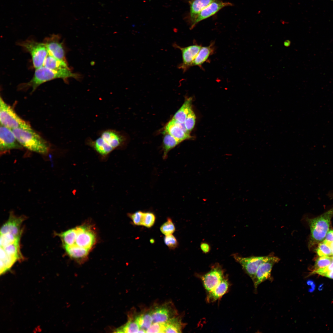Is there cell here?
<instances>
[{
  "label": "cell",
  "instance_id": "obj_1",
  "mask_svg": "<svg viewBox=\"0 0 333 333\" xmlns=\"http://www.w3.org/2000/svg\"><path fill=\"white\" fill-rule=\"evenodd\" d=\"M98 138L93 140L87 138L86 144L92 148L102 157H106L114 150L124 146L126 140V136L121 132L112 129L100 131Z\"/></svg>",
  "mask_w": 333,
  "mask_h": 333
},
{
  "label": "cell",
  "instance_id": "obj_2",
  "mask_svg": "<svg viewBox=\"0 0 333 333\" xmlns=\"http://www.w3.org/2000/svg\"><path fill=\"white\" fill-rule=\"evenodd\" d=\"M19 143L27 149L40 154L48 153L49 147L47 142L31 128L12 130Z\"/></svg>",
  "mask_w": 333,
  "mask_h": 333
},
{
  "label": "cell",
  "instance_id": "obj_3",
  "mask_svg": "<svg viewBox=\"0 0 333 333\" xmlns=\"http://www.w3.org/2000/svg\"><path fill=\"white\" fill-rule=\"evenodd\" d=\"M77 77L76 74L73 73L69 68L56 70L42 66L36 69L31 79L23 84V86L32 88L33 92L42 84L53 79Z\"/></svg>",
  "mask_w": 333,
  "mask_h": 333
},
{
  "label": "cell",
  "instance_id": "obj_4",
  "mask_svg": "<svg viewBox=\"0 0 333 333\" xmlns=\"http://www.w3.org/2000/svg\"><path fill=\"white\" fill-rule=\"evenodd\" d=\"M333 215V208L316 218L308 220L311 232L309 245L320 243L325 237L329 229Z\"/></svg>",
  "mask_w": 333,
  "mask_h": 333
},
{
  "label": "cell",
  "instance_id": "obj_5",
  "mask_svg": "<svg viewBox=\"0 0 333 333\" xmlns=\"http://www.w3.org/2000/svg\"><path fill=\"white\" fill-rule=\"evenodd\" d=\"M0 121L1 125L11 130L31 128L29 124L21 118L0 97Z\"/></svg>",
  "mask_w": 333,
  "mask_h": 333
},
{
  "label": "cell",
  "instance_id": "obj_6",
  "mask_svg": "<svg viewBox=\"0 0 333 333\" xmlns=\"http://www.w3.org/2000/svg\"><path fill=\"white\" fill-rule=\"evenodd\" d=\"M31 55L33 64L35 69L43 66L48 54L47 47L44 43L32 40H27L19 43Z\"/></svg>",
  "mask_w": 333,
  "mask_h": 333
},
{
  "label": "cell",
  "instance_id": "obj_7",
  "mask_svg": "<svg viewBox=\"0 0 333 333\" xmlns=\"http://www.w3.org/2000/svg\"><path fill=\"white\" fill-rule=\"evenodd\" d=\"M272 255L264 256H253L243 257L238 254L235 253L232 254V256L235 260L240 264L244 271L253 281L259 266L269 260Z\"/></svg>",
  "mask_w": 333,
  "mask_h": 333
},
{
  "label": "cell",
  "instance_id": "obj_8",
  "mask_svg": "<svg viewBox=\"0 0 333 333\" xmlns=\"http://www.w3.org/2000/svg\"><path fill=\"white\" fill-rule=\"evenodd\" d=\"M224 276L222 267L219 264H216L212 267L209 272L201 276V279L205 289L208 293L220 283Z\"/></svg>",
  "mask_w": 333,
  "mask_h": 333
},
{
  "label": "cell",
  "instance_id": "obj_9",
  "mask_svg": "<svg viewBox=\"0 0 333 333\" xmlns=\"http://www.w3.org/2000/svg\"><path fill=\"white\" fill-rule=\"evenodd\" d=\"M280 259L272 254L270 258L262 263L258 268L253 280L255 290L261 283L267 280H272L271 272L274 265L278 263Z\"/></svg>",
  "mask_w": 333,
  "mask_h": 333
},
{
  "label": "cell",
  "instance_id": "obj_10",
  "mask_svg": "<svg viewBox=\"0 0 333 333\" xmlns=\"http://www.w3.org/2000/svg\"><path fill=\"white\" fill-rule=\"evenodd\" d=\"M173 46L181 51L182 62L178 65V68L184 72L192 66L193 62L202 47L201 45L195 44L182 47L175 43L173 44Z\"/></svg>",
  "mask_w": 333,
  "mask_h": 333
},
{
  "label": "cell",
  "instance_id": "obj_11",
  "mask_svg": "<svg viewBox=\"0 0 333 333\" xmlns=\"http://www.w3.org/2000/svg\"><path fill=\"white\" fill-rule=\"evenodd\" d=\"M76 235L73 245L90 250L96 241L95 235L88 227L81 226L76 227Z\"/></svg>",
  "mask_w": 333,
  "mask_h": 333
},
{
  "label": "cell",
  "instance_id": "obj_12",
  "mask_svg": "<svg viewBox=\"0 0 333 333\" xmlns=\"http://www.w3.org/2000/svg\"><path fill=\"white\" fill-rule=\"evenodd\" d=\"M21 145L16 139L11 129L1 125L0 150L2 152L15 149H20Z\"/></svg>",
  "mask_w": 333,
  "mask_h": 333
},
{
  "label": "cell",
  "instance_id": "obj_13",
  "mask_svg": "<svg viewBox=\"0 0 333 333\" xmlns=\"http://www.w3.org/2000/svg\"><path fill=\"white\" fill-rule=\"evenodd\" d=\"M153 323H165L175 317V309L170 303L156 306L150 310Z\"/></svg>",
  "mask_w": 333,
  "mask_h": 333
},
{
  "label": "cell",
  "instance_id": "obj_14",
  "mask_svg": "<svg viewBox=\"0 0 333 333\" xmlns=\"http://www.w3.org/2000/svg\"><path fill=\"white\" fill-rule=\"evenodd\" d=\"M43 43L47 48L48 54L66 61L65 50L58 35H53L47 37L45 39Z\"/></svg>",
  "mask_w": 333,
  "mask_h": 333
},
{
  "label": "cell",
  "instance_id": "obj_15",
  "mask_svg": "<svg viewBox=\"0 0 333 333\" xmlns=\"http://www.w3.org/2000/svg\"><path fill=\"white\" fill-rule=\"evenodd\" d=\"M232 5L229 2L215 0L200 11L193 24L190 27V29H192L199 22L214 15L222 8Z\"/></svg>",
  "mask_w": 333,
  "mask_h": 333
},
{
  "label": "cell",
  "instance_id": "obj_16",
  "mask_svg": "<svg viewBox=\"0 0 333 333\" xmlns=\"http://www.w3.org/2000/svg\"><path fill=\"white\" fill-rule=\"evenodd\" d=\"M23 220L22 217H17L13 215H10L8 220L1 228L0 234L9 233L20 237L21 232V225Z\"/></svg>",
  "mask_w": 333,
  "mask_h": 333
},
{
  "label": "cell",
  "instance_id": "obj_17",
  "mask_svg": "<svg viewBox=\"0 0 333 333\" xmlns=\"http://www.w3.org/2000/svg\"><path fill=\"white\" fill-rule=\"evenodd\" d=\"M215 0H189L188 1L190 6L188 20L190 26L193 24L200 11Z\"/></svg>",
  "mask_w": 333,
  "mask_h": 333
},
{
  "label": "cell",
  "instance_id": "obj_18",
  "mask_svg": "<svg viewBox=\"0 0 333 333\" xmlns=\"http://www.w3.org/2000/svg\"><path fill=\"white\" fill-rule=\"evenodd\" d=\"M229 287V282L224 277L214 289L208 293L207 301L208 302H212L220 298L226 293Z\"/></svg>",
  "mask_w": 333,
  "mask_h": 333
},
{
  "label": "cell",
  "instance_id": "obj_19",
  "mask_svg": "<svg viewBox=\"0 0 333 333\" xmlns=\"http://www.w3.org/2000/svg\"><path fill=\"white\" fill-rule=\"evenodd\" d=\"M164 132L169 134L181 142L192 138L190 135L185 133L173 119L166 125Z\"/></svg>",
  "mask_w": 333,
  "mask_h": 333
},
{
  "label": "cell",
  "instance_id": "obj_20",
  "mask_svg": "<svg viewBox=\"0 0 333 333\" xmlns=\"http://www.w3.org/2000/svg\"><path fill=\"white\" fill-rule=\"evenodd\" d=\"M214 42H211L207 46L201 47L199 53L195 59L192 65L201 67L212 55L215 51Z\"/></svg>",
  "mask_w": 333,
  "mask_h": 333
},
{
  "label": "cell",
  "instance_id": "obj_21",
  "mask_svg": "<svg viewBox=\"0 0 333 333\" xmlns=\"http://www.w3.org/2000/svg\"><path fill=\"white\" fill-rule=\"evenodd\" d=\"M43 66L56 70L69 68L66 61L59 60L49 54L45 58Z\"/></svg>",
  "mask_w": 333,
  "mask_h": 333
},
{
  "label": "cell",
  "instance_id": "obj_22",
  "mask_svg": "<svg viewBox=\"0 0 333 333\" xmlns=\"http://www.w3.org/2000/svg\"><path fill=\"white\" fill-rule=\"evenodd\" d=\"M67 253L74 259L80 260L85 258L90 250L74 245L64 246Z\"/></svg>",
  "mask_w": 333,
  "mask_h": 333
},
{
  "label": "cell",
  "instance_id": "obj_23",
  "mask_svg": "<svg viewBox=\"0 0 333 333\" xmlns=\"http://www.w3.org/2000/svg\"><path fill=\"white\" fill-rule=\"evenodd\" d=\"M163 133L164 135L163 141V158L166 159L169 152L181 142L167 133L164 132Z\"/></svg>",
  "mask_w": 333,
  "mask_h": 333
},
{
  "label": "cell",
  "instance_id": "obj_24",
  "mask_svg": "<svg viewBox=\"0 0 333 333\" xmlns=\"http://www.w3.org/2000/svg\"><path fill=\"white\" fill-rule=\"evenodd\" d=\"M0 274L9 270L18 259L7 254L3 249L0 247Z\"/></svg>",
  "mask_w": 333,
  "mask_h": 333
},
{
  "label": "cell",
  "instance_id": "obj_25",
  "mask_svg": "<svg viewBox=\"0 0 333 333\" xmlns=\"http://www.w3.org/2000/svg\"><path fill=\"white\" fill-rule=\"evenodd\" d=\"M192 98L189 97L184 102L182 106L174 115L172 119L181 123H184L191 109Z\"/></svg>",
  "mask_w": 333,
  "mask_h": 333
},
{
  "label": "cell",
  "instance_id": "obj_26",
  "mask_svg": "<svg viewBox=\"0 0 333 333\" xmlns=\"http://www.w3.org/2000/svg\"><path fill=\"white\" fill-rule=\"evenodd\" d=\"M184 324L180 318L175 316L165 323L164 333L182 332Z\"/></svg>",
  "mask_w": 333,
  "mask_h": 333
},
{
  "label": "cell",
  "instance_id": "obj_27",
  "mask_svg": "<svg viewBox=\"0 0 333 333\" xmlns=\"http://www.w3.org/2000/svg\"><path fill=\"white\" fill-rule=\"evenodd\" d=\"M140 328L137 323L135 316L130 315L127 322L123 326L117 328V333H138Z\"/></svg>",
  "mask_w": 333,
  "mask_h": 333
},
{
  "label": "cell",
  "instance_id": "obj_28",
  "mask_svg": "<svg viewBox=\"0 0 333 333\" xmlns=\"http://www.w3.org/2000/svg\"><path fill=\"white\" fill-rule=\"evenodd\" d=\"M135 319L140 329H144L146 331L153 323L150 311L135 316Z\"/></svg>",
  "mask_w": 333,
  "mask_h": 333
},
{
  "label": "cell",
  "instance_id": "obj_29",
  "mask_svg": "<svg viewBox=\"0 0 333 333\" xmlns=\"http://www.w3.org/2000/svg\"><path fill=\"white\" fill-rule=\"evenodd\" d=\"M76 235V227L69 229L60 234L64 246L73 245L75 242Z\"/></svg>",
  "mask_w": 333,
  "mask_h": 333
},
{
  "label": "cell",
  "instance_id": "obj_30",
  "mask_svg": "<svg viewBox=\"0 0 333 333\" xmlns=\"http://www.w3.org/2000/svg\"><path fill=\"white\" fill-rule=\"evenodd\" d=\"M20 237L9 233L1 234L0 247H4L16 242L19 241Z\"/></svg>",
  "mask_w": 333,
  "mask_h": 333
},
{
  "label": "cell",
  "instance_id": "obj_31",
  "mask_svg": "<svg viewBox=\"0 0 333 333\" xmlns=\"http://www.w3.org/2000/svg\"><path fill=\"white\" fill-rule=\"evenodd\" d=\"M19 242V241L17 242L5 247H0L3 249L7 254L18 259L21 257Z\"/></svg>",
  "mask_w": 333,
  "mask_h": 333
},
{
  "label": "cell",
  "instance_id": "obj_32",
  "mask_svg": "<svg viewBox=\"0 0 333 333\" xmlns=\"http://www.w3.org/2000/svg\"><path fill=\"white\" fill-rule=\"evenodd\" d=\"M333 260L332 257H320L316 260L313 271L324 268L329 265Z\"/></svg>",
  "mask_w": 333,
  "mask_h": 333
},
{
  "label": "cell",
  "instance_id": "obj_33",
  "mask_svg": "<svg viewBox=\"0 0 333 333\" xmlns=\"http://www.w3.org/2000/svg\"><path fill=\"white\" fill-rule=\"evenodd\" d=\"M316 252L318 255L320 257H331L332 255L330 246L323 241L319 243Z\"/></svg>",
  "mask_w": 333,
  "mask_h": 333
},
{
  "label": "cell",
  "instance_id": "obj_34",
  "mask_svg": "<svg viewBox=\"0 0 333 333\" xmlns=\"http://www.w3.org/2000/svg\"><path fill=\"white\" fill-rule=\"evenodd\" d=\"M175 227L170 218H168L167 221L160 227L161 232L165 235L172 234L175 231Z\"/></svg>",
  "mask_w": 333,
  "mask_h": 333
},
{
  "label": "cell",
  "instance_id": "obj_35",
  "mask_svg": "<svg viewBox=\"0 0 333 333\" xmlns=\"http://www.w3.org/2000/svg\"><path fill=\"white\" fill-rule=\"evenodd\" d=\"M155 216L152 212H144L142 225L148 228L152 227L155 221Z\"/></svg>",
  "mask_w": 333,
  "mask_h": 333
},
{
  "label": "cell",
  "instance_id": "obj_36",
  "mask_svg": "<svg viewBox=\"0 0 333 333\" xmlns=\"http://www.w3.org/2000/svg\"><path fill=\"white\" fill-rule=\"evenodd\" d=\"M195 119V115L191 109L184 123L187 130L190 133L194 127Z\"/></svg>",
  "mask_w": 333,
  "mask_h": 333
},
{
  "label": "cell",
  "instance_id": "obj_37",
  "mask_svg": "<svg viewBox=\"0 0 333 333\" xmlns=\"http://www.w3.org/2000/svg\"><path fill=\"white\" fill-rule=\"evenodd\" d=\"M165 323H153L146 331V333H164Z\"/></svg>",
  "mask_w": 333,
  "mask_h": 333
},
{
  "label": "cell",
  "instance_id": "obj_38",
  "mask_svg": "<svg viewBox=\"0 0 333 333\" xmlns=\"http://www.w3.org/2000/svg\"><path fill=\"white\" fill-rule=\"evenodd\" d=\"M164 240L165 244L170 249H174L178 246V241L172 234L165 235Z\"/></svg>",
  "mask_w": 333,
  "mask_h": 333
},
{
  "label": "cell",
  "instance_id": "obj_39",
  "mask_svg": "<svg viewBox=\"0 0 333 333\" xmlns=\"http://www.w3.org/2000/svg\"><path fill=\"white\" fill-rule=\"evenodd\" d=\"M144 212L138 211L129 215L134 224L136 225H142Z\"/></svg>",
  "mask_w": 333,
  "mask_h": 333
},
{
  "label": "cell",
  "instance_id": "obj_40",
  "mask_svg": "<svg viewBox=\"0 0 333 333\" xmlns=\"http://www.w3.org/2000/svg\"><path fill=\"white\" fill-rule=\"evenodd\" d=\"M333 269V259L331 263L328 266L318 270L313 271L312 274L317 273L322 275L323 274L330 271Z\"/></svg>",
  "mask_w": 333,
  "mask_h": 333
},
{
  "label": "cell",
  "instance_id": "obj_41",
  "mask_svg": "<svg viewBox=\"0 0 333 333\" xmlns=\"http://www.w3.org/2000/svg\"><path fill=\"white\" fill-rule=\"evenodd\" d=\"M200 247L202 252L205 253H208L210 250V245L206 242H202L200 244Z\"/></svg>",
  "mask_w": 333,
  "mask_h": 333
},
{
  "label": "cell",
  "instance_id": "obj_42",
  "mask_svg": "<svg viewBox=\"0 0 333 333\" xmlns=\"http://www.w3.org/2000/svg\"><path fill=\"white\" fill-rule=\"evenodd\" d=\"M325 240L329 242H333V230H331L327 232Z\"/></svg>",
  "mask_w": 333,
  "mask_h": 333
},
{
  "label": "cell",
  "instance_id": "obj_43",
  "mask_svg": "<svg viewBox=\"0 0 333 333\" xmlns=\"http://www.w3.org/2000/svg\"><path fill=\"white\" fill-rule=\"evenodd\" d=\"M322 276L329 278L333 279V269L330 271L323 274Z\"/></svg>",
  "mask_w": 333,
  "mask_h": 333
},
{
  "label": "cell",
  "instance_id": "obj_44",
  "mask_svg": "<svg viewBox=\"0 0 333 333\" xmlns=\"http://www.w3.org/2000/svg\"><path fill=\"white\" fill-rule=\"evenodd\" d=\"M323 241L330 246L331 250L332 255L333 256V242H330L327 241L325 240H323Z\"/></svg>",
  "mask_w": 333,
  "mask_h": 333
},
{
  "label": "cell",
  "instance_id": "obj_45",
  "mask_svg": "<svg viewBox=\"0 0 333 333\" xmlns=\"http://www.w3.org/2000/svg\"><path fill=\"white\" fill-rule=\"evenodd\" d=\"M290 42H289L288 40H286V42H285L284 44L286 46H288L290 44Z\"/></svg>",
  "mask_w": 333,
  "mask_h": 333
},
{
  "label": "cell",
  "instance_id": "obj_46",
  "mask_svg": "<svg viewBox=\"0 0 333 333\" xmlns=\"http://www.w3.org/2000/svg\"><path fill=\"white\" fill-rule=\"evenodd\" d=\"M332 258H333V256L332 257Z\"/></svg>",
  "mask_w": 333,
  "mask_h": 333
}]
</instances>
